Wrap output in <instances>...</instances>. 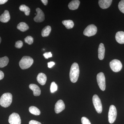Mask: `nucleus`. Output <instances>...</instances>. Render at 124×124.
Wrapping results in <instances>:
<instances>
[{
	"instance_id": "obj_13",
	"label": "nucleus",
	"mask_w": 124,
	"mask_h": 124,
	"mask_svg": "<svg viewBox=\"0 0 124 124\" xmlns=\"http://www.w3.org/2000/svg\"><path fill=\"white\" fill-rule=\"evenodd\" d=\"M10 18V15L8 11L5 10L0 16V21L2 23H6L9 22Z\"/></svg>"
},
{
	"instance_id": "obj_36",
	"label": "nucleus",
	"mask_w": 124,
	"mask_h": 124,
	"mask_svg": "<svg viewBox=\"0 0 124 124\" xmlns=\"http://www.w3.org/2000/svg\"><path fill=\"white\" fill-rule=\"evenodd\" d=\"M1 37H0V44L1 42Z\"/></svg>"
},
{
	"instance_id": "obj_14",
	"label": "nucleus",
	"mask_w": 124,
	"mask_h": 124,
	"mask_svg": "<svg viewBox=\"0 0 124 124\" xmlns=\"http://www.w3.org/2000/svg\"><path fill=\"white\" fill-rule=\"evenodd\" d=\"M37 79L39 84L41 85H44L46 83L47 78L44 73H40L37 76Z\"/></svg>"
},
{
	"instance_id": "obj_21",
	"label": "nucleus",
	"mask_w": 124,
	"mask_h": 124,
	"mask_svg": "<svg viewBox=\"0 0 124 124\" xmlns=\"http://www.w3.org/2000/svg\"><path fill=\"white\" fill-rule=\"evenodd\" d=\"M62 24L67 29H70L74 26V23L71 20H64L62 22Z\"/></svg>"
},
{
	"instance_id": "obj_8",
	"label": "nucleus",
	"mask_w": 124,
	"mask_h": 124,
	"mask_svg": "<svg viewBox=\"0 0 124 124\" xmlns=\"http://www.w3.org/2000/svg\"><path fill=\"white\" fill-rule=\"evenodd\" d=\"M97 31V29L94 24L89 25L86 27L84 32V34L85 36L88 37L92 36L94 35Z\"/></svg>"
},
{
	"instance_id": "obj_16",
	"label": "nucleus",
	"mask_w": 124,
	"mask_h": 124,
	"mask_svg": "<svg viewBox=\"0 0 124 124\" xmlns=\"http://www.w3.org/2000/svg\"><path fill=\"white\" fill-rule=\"evenodd\" d=\"M105 51L104 45L102 43H101L99 45L98 48V58L100 60H102L104 59Z\"/></svg>"
},
{
	"instance_id": "obj_17",
	"label": "nucleus",
	"mask_w": 124,
	"mask_h": 124,
	"mask_svg": "<svg viewBox=\"0 0 124 124\" xmlns=\"http://www.w3.org/2000/svg\"><path fill=\"white\" fill-rule=\"evenodd\" d=\"M116 41L120 44H124V32L122 31L117 32L116 35Z\"/></svg>"
},
{
	"instance_id": "obj_15",
	"label": "nucleus",
	"mask_w": 124,
	"mask_h": 124,
	"mask_svg": "<svg viewBox=\"0 0 124 124\" xmlns=\"http://www.w3.org/2000/svg\"><path fill=\"white\" fill-rule=\"evenodd\" d=\"M29 88L33 91V95L35 96H39L41 94V90L39 87L34 84H31L29 85Z\"/></svg>"
},
{
	"instance_id": "obj_10",
	"label": "nucleus",
	"mask_w": 124,
	"mask_h": 124,
	"mask_svg": "<svg viewBox=\"0 0 124 124\" xmlns=\"http://www.w3.org/2000/svg\"><path fill=\"white\" fill-rule=\"evenodd\" d=\"M36 16L34 18V20L36 22L40 23L45 20V15L44 12L39 8L36 9Z\"/></svg>"
},
{
	"instance_id": "obj_26",
	"label": "nucleus",
	"mask_w": 124,
	"mask_h": 124,
	"mask_svg": "<svg viewBox=\"0 0 124 124\" xmlns=\"http://www.w3.org/2000/svg\"><path fill=\"white\" fill-rule=\"evenodd\" d=\"M24 41L29 45H31L33 43V38L31 36H28L24 39Z\"/></svg>"
},
{
	"instance_id": "obj_4",
	"label": "nucleus",
	"mask_w": 124,
	"mask_h": 124,
	"mask_svg": "<svg viewBox=\"0 0 124 124\" xmlns=\"http://www.w3.org/2000/svg\"><path fill=\"white\" fill-rule=\"evenodd\" d=\"M117 116V111L114 105H111L108 113V120L110 124H113L115 121Z\"/></svg>"
},
{
	"instance_id": "obj_1",
	"label": "nucleus",
	"mask_w": 124,
	"mask_h": 124,
	"mask_svg": "<svg viewBox=\"0 0 124 124\" xmlns=\"http://www.w3.org/2000/svg\"><path fill=\"white\" fill-rule=\"evenodd\" d=\"M79 72V65L77 63H74L71 66L70 72V80L72 82L75 83L77 81Z\"/></svg>"
},
{
	"instance_id": "obj_24",
	"label": "nucleus",
	"mask_w": 124,
	"mask_h": 124,
	"mask_svg": "<svg viewBox=\"0 0 124 124\" xmlns=\"http://www.w3.org/2000/svg\"><path fill=\"white\" fill-rule=\"evenodd\" d=\"M20 11H23L24 12L25 15L26 16L29 15L30 14L31 10L30 8L24 5H21L19 8Z\"/></svg>"
},
{
	"instance_id": "obj_18",
	"label": "nucleus",
	"mask_w": 124,
	"mask_h": 124,
	"mask_svg": "<svg viewBox=\"0 0 124 124\" xmlns=\"http://www.w3.org/2000/svg\"><path fill=\"white\" fill-rule=\"evenodd\" d=\"M80 4V1L78 0H72L68 4V7L71 10L77 9L78 8Z\"/></svg>"
},
{
	"instance_id": "obj_2",
	"label": "nucleus",
	"mask_w": 124,
	"mask_h": 124,
	"mask_svg": "<svg viewBox=\"0 0 124 124\" xmlns=\"http://www.w3.org/2000/svg\"><path fill=\"white\" fill-rule=\"evenodd\" d=\"M13 96L10 93L3 94L0 98V105L4 108H7L11 105L12 102Z\"/></svg>"
},
{
	"instance_id": "obj_20",
	"label": "nucleus",
	"mask_w": 124,
	"mask_h": 124,
	"mask_svg": "<svg viewBox=\"0 0 124 124\" xmlns=\"http://www.w3.org/2000/svg\"><path fill=\"white\" fill-rule=\"evenodd\" d=\"M51 28L50 26H48L43 28L41 32V35L43 37L48 36L51 31Z\"/></svg>"
},
{
	"instance_id": "obj_34",
	"label": "nucleus",
	"mask_w": 124,
	"mask_h": 124,
	"mask_svg": "<svg viewBox=\"0 0 124 124\" xmlns=\"http://www.w3.org/2000/svg\"><path fill=\"white\" fill-rule=\"evenodd\" d=\"M7 1V0H0V5L4 4Z\"/></svg>"
},
{
	"instance_id": "obj_9",
	"label": "nucleus",
	"mask_w": 124,
	"mask_h": 124,
	"mask_svg": "<svg viewBox=\"0 0 124 124\" xmlns=\"http://www.w3.org/2000/svg\"><path fill=\"white\" fill-rule=\"evenodd\" d=\"M8 122L10 124H21L20 116L18 113H13L9 116Z\"/></svg>"
},
{
	"instance_id": "obj_25",
	"label": "nucleus",
	"mask_w": 124,
	"mask_h": 124,
	"mask_svg": "<svg viewBox=\"0 0 124 124\" xmlns=\"http://www.w3.org/2000/svg\"><path fill=\"white\" fill-rule=\"evenodd\" d=\"M58 89V86L54 82H52L50 85V90L51 93H53L57 91Z\"/></svg>"
},
{
	"instance_id": "obj_31",
	"label": "nucleus",
	"mask_w": 124,
	"mask_h": 124,
	"mask_svg": "<svg viewBox=\"0 0 124 124\" xmlns=\"http://www.w3.org/2000/svg\"><path fill=\"white\" fill-rule=\"evenodd\" d=\"M55 63L54 62H51L48 63V67L49 68H51L55 65Z\"/></svg>"
},
{
	"instance_id": "obj_27",
	"label": "nucleus",
	"mask_w": 124,
	"mask_h": 124,
	"mask_svg": "<svg viewBox=\"0 0 124 124\" xmlns=\"http://www.w3.org/2000/svg\"><path fill=\"white\" fill-rule=\"evenodd\" d=\"M118 8L120 11L124 14V0H122L119 2Z\"/></svg>"
},
{
	"instance_id": "obj_30",
	"label": "nucleus",
	"mask_w": 124,
	"mask_h": 124,
	"mask_svg": "<svg viewBox=\"0 0 124 124\" xmlns=\"http://www.w3.org/2000/svg\"><path fill=\"white\" fill-rule=\"evenodd\" d=\"M43 55L46 59H48L49 58L52 57V55H53L51 52H50L45 53L43 54Z\"/></svg>"
},
{
	"instance_id": "obj_6",
	"label": "nucleus",
	"mask_w": 124,
	"mask_h": 124,
	"mask_svg": "<svg viewBox=\"0 0 124 124\" xmlns=\"http://www.w3.org/2000/svg\"><path fill=\"white\" fill-rule=\"evenodd\" d=\"M97 81L99 86L101 90L104 91L106 89V80L104 73L101 72L98 73L97 77Z\"/></svg>"
},
{
	"instance_id": "obj_33",
	"label": "nucleus",
	"mask_w": 124,
	"mask_h": 124,
	"mask_svg": "<svg viewBox=\"0 0 124 124\" xmlns=\"http://www.w3.org/2000/svg\"><path fill=\"white\" fill-rule=\"evenodd\" d=\"M4 77V72L0 70V80H1L3 79Z\"/></svg>"
},
{
	"instance_id": "obj_11",
	"label": "nucleus",
	"mask_w": 124,
	"mask_h": 124,
	"mask_svg": "<svg viewBox=\"0 0 124 124\" xmlns=\"http://www.w3.org/2000/svg\"><path fill=\"white\" fill-rule=\"evenodd\" d=\"M65 106L64 102L62 100H58L55 103L54 110L56 113H59L64 110Z\"/></svg>"
},
{
	"instance_id": "obj_23",
	"label": "nucleus",
	"mask_w": 124,
	"mask_h": 124,
	"mask_svg": "<svg viewBox=\"0 0 124 124\" xmlns=\"http://www.w3.org/2000/svg\"><path fill=\"white\" fill-rule=\"evenodd\" d=\"M29 111L30 113L35 115L38 116L40 114V110L35 106H31L29 107Z\"/></svg>"
},
{
	"instance_id": "obj_12",
	"label": "nucleus",
	"mask_w": 124,
	"mask_h": 124,
	"mask_svg": "<svg viewBox=\"0 0 124 124\" xmlns=\"http://www.w3.org/2000/svg\"><path fill=\"white\" fill-rule=\"evenodd\" d=\"M112 1V0H100L99 1V5L101 8L106 9L110 6Z\"/></svg>"
},
{
	"instance_id": "obj_35",
	"label": "nucleus",
	"mask_w": 124,
	"mask_h": 124,
	"mask_svg": "<svg viewBox=\"0 0 124 124\" xmlns=\"http://www.w3.org/2000/svg\"><path fill=\"white\" fill-rule=\"evenodd\" d=\"M41 1L45 5H46L48 4V1L47 0H41Z\"/></svg>"
},
{
	"instance_id": "obj_5",
	"label": "nucleus",
	"mask_w": 124,
	"mask_h": 124,
	"mask_svg": "<svg viewBox=\"0 0 124 124\" xmlns=\"http://www.w3.org/2000/svg\"><path fill=\"white\" fill-rule=\"evenodd\" d=\"M93 104L97 112L99 113H101L102 111V106L101 100L98 95L96 94L93 95Z\"/></svg>"
},
{
	"instance_id": "obj_19",
	"label": "nucleus",
	"mask_w": 124,
	"mask_h": 124,
	"mask_svg": "<svg viewBox=\"0 0 124 124\" xmlns=\"http://www.w3.org/2000/svg\"><path fill=\"white\" fill-rule=\"evenodd\" d=\"M17 28L21 31L24 32L29 29V27L26 23L21 22L18 24Z\"/></svg>"
},
{
	"instance_id": "obj_32",
	"label": "nucleus",
	"mask_w": 124,
	"mask_h": 124,
	"mask_svg": "<svg viewBox=\"0 0 124 124\" xmlns=\"http://www.w3.org/2000/svg\"><path fill=\"white\" fill-rule=\"evenodd\" d=\"M29 124H41L40 122L34 120H31L29 122Z\"/></svg>"
},
{
	"instance_id": "obj_7",
	"label": "nucleus",
	"mask_w": 124,
	"mask_h": 124,
	"mask_svg": "<svg viewBox=\"0 0 124 124\" xmlns=\"http://www.w3.org/2000/svg\"><path fill=\"white\" fill-rule=\"evenodd\" d=\"M110 66L112 70L116 72L120 71L122 67L121 62L117 59H114L111 61L110 63Z\"/></svg>"
},
{
	"instance_id": "obj_29",
	"label": "nucleus",
	"mask_w": 124,
	"mask_h": 124,
	"mask_svg": "<svg viewBox=\"0 0 124 124\" xmlns=\"http://www.w3.org/2000/svg\"><path fill=\"white\" fill-rule=\"evenodd\" d=\"M23 46V42L21 40H19L16 42L15 46L17 48H21Z\"/></svg>"
},
{
	"instance_id": "obj_22",
	"label": "nucleus",
	"mask_w": 124,
	"mask_h": 124,
	"mask_svg": "<svg viewBox=\"0 0 124 124\" xmlns=\"http://www.w3.org/2000/svg\"><path fill=\"white\" fill-rule=\"evenodd\" d=\"M9 59L7 56L0 58V68L4 67L7 66L9 62Z\"/></svg>"
},
{
	"instance_id": "obj_28",
	"label": "nucleus",
	"mask_w": 124,
	"mask_h": 124,
	"mask_svg": "<svg viewBox=\"0 0 124 124\" xmlns=\"http://www.w3.org/2000/svg\"><path fill=\"white\" fill-rule=\"evenodd\" d=\"M81 122L82 124H91L90 121L86 117H83L81 119Z\"/></svg>"
},
{
	"instance_id": "obj_3",
	"label": "nucleus",
	"mask_w": 124,
	"mask_h": 124,
	"mask_svg": "<svg viewBox=\"0 0 124 124\" xmlns=\"http://www.w3.org/2000/svg\"><path fill=\"white\" fill-rule=\"evenodd\" d=\"M33 63L32 58L29 56H23L19 62V65L22 69H28L32 66Z\"/></svg>"
}]
</instances>
